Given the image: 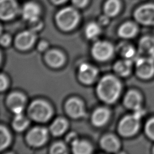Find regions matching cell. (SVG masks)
<instances>
[{
    "label": "cell",
    "mask_w": 154,
    "mask_h": 154,
    "mask_svg": "<svg viewBox=\"0 0 154 154\" xmlns=\"http://www.w3.org/2000/svg\"><path fill=\"white\" fill-rule=\"evenodd\" d=\"M121 89L120 81L116 77L108 75L103 76L99 81L96 87V93L100 100L110 104L118 99Z\"/></svg>",
    "instance_id": "obj_1"
},
{
    "label": "cell",
    "mask_w": 154,
    "mask_h": 154,
    "mask_svg": "<svg viewBox=\"0 0 154 154\" xmlns=\"http://www.w3.org/2000/svg\"><path fill=\"white\" fill-rule=\"evenodd\" d=\"M79 15L77 10L72 7H67L59 10L55 15L57 26L63 31L73 29L78 24Z\"/></svg>",
    "instance_id": "obj_2"
},
{
    "label": "cell",
    "mask_w": 154,
    "mask_h": 154,
    "mask_svg": "<svg viewBox=\"0 0 154 154\" xmlns=\"http://www.w3.org/2000/svg\"><path fill=\"white\" fill-rule=\"evenodd\" d=\"M28 114L33 120L38 122L48 121L52 114V109L48 103L42 100H36L31 103Z\"/></svg>",
    "instance_id": "obj_3"
},
{
    "label": "cell",
    "mask_w": 154,
    "mask_h": 154,
    "mask_svg": "<svg viewBox=\"0 0 154 154\" xmlns=\"http://www.w3.org/2000/svg\"><path fill=\"white\" fill-rule=\"evenodd\" d=\"M140 128V118L133 113L122 118L118 126V131L122 136L130 137L135 135Z\"/></svg>",
    "instance_id": "obj_4"
},
{
    "label": "cell",
    "mask_w": 154,
    "mask_h": 154,
    "mask_svg": "<svg viewBox=\"0 0 154 154\" xmlns=\"http://www.w3.org/2000/svg\"><path fill=\"white\" fill-rule=\"evenodd\" d=\"M135 73L141 79L149 80L154 76V59L148 56L137 57Z\"/></svg>",
    "instance_id": "obj_5"
},
{
    "label": "cell",
    "mask_w": 154,
    "mask_h": 154,
    "mask_svg": "<svg viewBox=\"0 0 154 154\" xmlns=\"http://www.w3.org/2000/svg\"><path fill=\"white\" fill-rule=\"evenodd\" d=\"M135 20L144 26H154V4L146 3L139 6L134 13Z\"/></svg>",
    "instance_id": "obj_6"
},
{
    "label": "cell",
    "mask_w": 154,
    "mask_h": 154,
    "mask_svg": "<svg viewBox=\"0 0 154 154\" xmlns=\"http://www.w3.org/2000/svg\"><path fill=\"white\" fill-rule=\"evenodd\" d=\"M112 45L106 41H97L92 46L91 54L94 58L99 61L109 60L113 55Z\"/></svg>",
    "instance_id": "obj_7"
},
{
    "label": "cell",
    "mask_w": 154,
    "mask_h": 154,
    "mask_svg": "<svg viewBox=\"0 0 154 154\" xmlns=\"http://www.w3.org/2000/svg\"><path fill=\"white\" fill-rule=\"evenodd\" d=\"M48 139V131L42 127H35L31 129L26 135L28 143L34 147L43 145Z\"/></svg>",
    "instance_id": "obj_8"
},
{
    "label": "cell",
    "mask_w": 154,
    "mask_h": 154,
    "mask_svg": "<svg viewBox=\"0 0 154 154\" xmlns=\"http://www.w3.org/2000/svg\"><path fill=\"white\" fill-rule=\"evenodd\" d=\"M18 13L19 7L16 0H0V17L2 20H11Z\"/></svg>",
    "instance_id": "obj_9"
},
{
    "label": "cell",
    "mask_w": 154,
    "mask_h": 154,
    "mask_svg": "<svg viewBox=\"0 0 154 154\" xmlns=\"http://www.w3.org/2000/svg\"><path fill=\"white\" fill-rule=\"evenodd\" d=\"M98 75L97 69L87 63H82L78 69V78L85 84H91L94 82Z\"/></svg>",
    "instance_id": "obj_10"
},
{
    "label": "cell",
    "mask_w": 154,
    "mask_h": 154,
    "mask_svg": "<svg viewBox=\"0 0 154 154\" xmlns=\"http://www.w3.org/2000/svg\"><path fill=\"white\" fill-rule=\"evenodd\" d=\"M66 111L67 114L74 119L82 117L85 115L82 102L78 98L69 99L66 103Z\"/></svg>",
    "instance_id": "obj_11"
},
{
    "label": "cell",
    "mask_w": 154,
    "mask_h": 154,
    "mask_svg": "<svg viewBox=\"0 0 154 154\" xmlns=\"http://www.w3.org/2000/svg\"><path fill=\"white\" fill-rule=\"evenodd\" d=\"M36 38L34 31L30 29L22 31L17 34L15 38V45L17 49L26 50L34 44Z\"/></svg>",
    "instance_id": "obj_12"
},
{
    "label": "cell",
    "mask_w": 154,
    "mask_h": 154,
    "mask_svg": "<svg viewBox=\"0 0 154 154\" xmlns=\"http://www.w3.org/2000/svg\"><path fill=\"white\" fill-rule=\"evenodd\" d=\"M25 103V97L20 93L13 92L8 95L7 99V104L8 108L15 114L22 113Z\"/></svg>",
    "instance_id": "obj_13"
},
{
    "label": "cell",
    "mask_w": 154,
    "mask_h": 154,
    "mask_svg": "<svg viewBox=\"0 0 154 154\" xmlns=\"http://www.w3.org/2000/svg\"><path fill=\"white\" fill-rule=\"evenodd\" d=\"M143 98L141 94L134 90L128 91L123 99V104L126 108L134 111L141 108Z\"/></svg>",
    "instance_id": "obj_14"
},
{
    "label": "cell",
    "mask_w": 154,
    "mask_h": 154,
    "mask_svg": "<svg viewBox=\"0 0 154 154\" xmlns=\"http://www.w3.org/2000/svg\"><path fill=\"white\" fill-rule=\"evenodd\" d=\"M138 51L144 56L154 59V37L149 35L143 37L138 43Z\"/></svg>",
    "instance_id": "obj_15"
},
{
    "label": "cell",
    "mask_w": 154,
    "mask_h": 154,
    "mask_svg": "<svg viewBox=\"0 0 154 154\" xmlns=\"http://www.w3.org/2000/svg\"><path fill=\"white\" fill-rule=\"evenodd\" d=\"M40 13V8L38 5L34 2L25 3L21 10L23 18L28 21L38 18Z\"/></svg>",
    "instance_id": "obj_16"
},
{
    "label": "cell",
    "mask_w": 154,
    "mask_h": 154,
    "mask_svg": "<svg viewBox=\"0 0 154 154\" xmlns=\"http://www.w3.org/2000/svg\"><path fill=\"white\" fill-rule=\"evenodd\" d=\"M110 117L109 110L105 107H99L94 110L91 116V122L96 126H102Z\"/></svg>",
    "instance_id": "obj_17"
},
{
    "label": "cell",
    "mask_w": 154,
    "mask_h": 154,
    "mask_svg": "<svg viewBox=\"0 0 154 154\" xmlns=\"http://www.w3.org/2000/svg\"><path fill=\"white\" fill-rule=\"evenodd\" d=\"M64 57L59 51L52 49L48 51L45 55V60L47 64L54 68L61 66L64 62Z\"/></svg>",
    "instance_id": "obj_18"
},
{
    "label": "cell",
    "mask_w": 154,
    "mask_h": 154,
    "mask_svg": "<svg viewBox=\"0 0 154 154\" xmlns=\"http://www.w3.org/2000/svg\"><path fill=\"white\" fill-rule=\"evenodd\" d=\"M100 147L108 152H116L120 147V142L114 135L108 134L103 136L100 141Z\"/></svg>",
    "instance_id": "obj_19"
},
{
    "label": "cell",
    "mask_w": 154,
    "mask_h": 154,
    "mask_svg": "<svg viewBox=\"0 0 154 154\" xmlns=\"http://www.w3.org/2000/svg\"><path fill=\"white\" fill-rule=\"evenodd\" d=\"M138 28L136 23L132 22H126L123 23L118 29L119 35L125 39L132 38L138 33Z\"/></svg>",
    "instance_id": "obj_20"
},
{
    "label": "cell",
    "mask_w": 154,
    "mask_h": 154,
    "mask_svg": "<svg viewBox=\"0 0 154 154\" xmlns=\"http://www.w3.org/2000/svg\"><path fill=\"white\" fill-rule=\"evenodd\" d=\"M132 60L123 59L117 61L113 67L116 73L122 77L128 76L131 72Z\"/></svg>",
    "instance_id": "obj_21"
},
{
    "label": "cell",
    "mask_w": 154,
    "mask_h": 154,
    "mask_svg": "<svg viewBox=\"0 0 154 154\" xmlns=\"http://www.w3.org/2000/svg\"><path fill=\"white\" fill-rule=\"evenodd\" d=\"M71 145L72 152L75 154H89L92 152L90 144L84 140L77 139Z\"/></svg>",
    "instance_id": "obj_22"
},
{
    "label": "cell",
    "mask_w": 154,
    "mask_h": 154,
    "mask_svg": "<svg viewBox=\"0 0 154 154\" xmlns=\"http://www.w3.org/2000/svg\"><path fill=\"white\" fill-rule=\"evenodd\" d=\"M121 4L119 0H107L103 6V11L109 17L116 16L120 11Z\"/></svg>",
    "instance_id": "obj_23"
},
{
    "label": "cell",
    "mask_w": 154,
    "mask_h": 154,
    "mask_svg": "<svg viewBox=\"0 0 154 154\" xmlns=\"http://www.w3.org/2000/svg\"><path fill=\"white\" fill-rule=\"evenodd\" d=\"M68 126L67 122L64 119L58 118L54 120L50 126V131L54 136L62 135L67 129Z\"/></svg>",
    "instance_id": "obj_24"
},
{
    "label": "cell",
    "mask_w": 154,
    "mask_h": 154,
    "mask_svg": "<svg viewBox=\"0 0 154 154\" xmlns=\"http://www.w3.org/2000/svg\"><path fill=\"white\" fill-rule=\"evenodd\" d=\"M29 124V120L22 114H16L13 122L12 126L14 130L20 132L25 129Z\"/></svg>",
    "instance_id": "obj_25"
},
{
    "label": "cell",
    "mask_w": 154,
    "mask_h": 154,
    "mask_svg": "<svg viewBox=\"0 0 154 154\" xmlns=\"http://www.w3.org/2000/svg\"><path fill=\"white\" fill-rule=\"evenodd\" d=\"M118 49L120 55L125 59L132 60L134 58H135V59L137 58L135 49L131 45L127 43L121 44L118 48Z\"/></svg>",
    "instance_id": "obj_26"
},
{
    "label": "cell",
    "mask_w": 154,
    "mask_h": 154,
    "mask_svg": "<svg viewBox=\"0 0 154 154\" xmlns=\"http://www.w3.org/2000/svg\"><path fill=\"white\" fill-rule=\"evenodd\" d=\"M101 29L99 24L95 22L89 23L85 27V34L87 38L93 40L96 38L100 34Z\"/></svg>",
    "instance_id": "obj_27"
},
{
    "label": "cell",
    "mask_w": 154,
    "mask_h": 154,
    "mask_svg": "<svg viewBox=\"0 0 154 154\" xmlns=\"http://www.w3.org/2000/svg\"><path fill=\"white\" fill-rule=\"evenodd\" d=\"M0 150H2L8 146L11 140L9 132L2 125L0 127Z\"/></svg>",
    "instance_id": "obj_28"
},
{
    "label": "cell",
    "mask_w": 154,
    "mask_h": 154,
    "mask_svg": "<svg viewBox=\"0 0 154 154\" xmlns=\"http://www.w3.org/2000/svg\"><path fill=\"white\" fill-rule=\"evenodd\" d=\"M144 133L151 141H154V117L149 119L144 125Z\"/></svg>",
    "instance_id": "obj_29"
},
{
    "label": "cell",
    "mask_w": 154,
    "mask_h": 154,
    "mask_svg": "<svg viewBox=\"0 0 154 154\" xmlns=\"http://www.w3.org/2000/svg\"><path fill=\"white\" fill-rule=\"evenodd\" d=\"M50 153L52 154H63L66 153V147L61 142H57L52 145L50 149Z\"/></svg>",
    "instance_id": "obj_30"
},
{
    "label": "cell",
    "mask_w": 154,
    "mask_h": 154,
    "mask_svg": "<svg viewBox=\"0 0 154 154\" xmlns=\"http://www.w3.org/2000/svg\"><path fill=\"white\" fill-rule=\"evenodd\" d=\"M43 26V23L39 19L37 18L29 21V28L32 31H37L40 30Z\"/></svg>",
    "instance_id": "obj_31"
},
{
    "label": "cell",
    "mask_w": 154,
    "mask_h": 154,
    "mask_svg": "<svg viewBox=\"0 0 154 154\" xmlns=\"http://www.w3.org/2000/svg\"><path fill=\"white\" fill-rule=\"evenodd\" d=\"M88 0H72L74 7L76 8H84L88 4Z\"/></svg>",
    "instance_id": "obj_32"
},
{
    "label": "cell",
    "mask_w": 154,
    "mask_h": 154,
    "mask_svg": "<svg viewBox=\"0 0 154 154\" xmlns=\"http://www.w3.org/2000/svg\"><path fill=\"white\" fill-rule=\"evenodd\" d=\"M11 42V37L8 34H1V45L3 46H8Z\"/></svg>",
    "instance_id": "obj_33"
},
{
    "label": "cell",
    "mask_w": 154,
    "mask_h": 154,
    "mask_svg": "<svg viewBox=\"0 0 154 154\" xmlns=\"http://www.w3.org/2000/svg\"><path fill=\"white\" fill-rule=\"evenodd\" d=\"M7 79L2 73L0 76V90L1 91L4 90L7 87Z\"/></svg>",
    "instance_id": "obj_34"
},
{
    "label": "cell",
    "mask_w": 154,
    "mask_h": 154,
    "mask_svg": "<svg viewBox=\"0 0 154 154\" xmlns=\"http://www.w3.org/2000/svg\"><path fill=\"white\" fill-rule=\"evenodd\" d=\"M77 137H76V134L74 132H70L69 133L67 136H66V141L68 142V143H70L71 144H72L73 142H74L76 140H77Z\"/></svg>",
    "instance_id": "obj_35"
},
{
    "label": "cell",
    "mask_w": 154,
    "mask_h": 154,
    "mask_svg": "<svg viewBox=\"0 0 154 154\" xmlns=\"http://www.w3.org/2000/svg\"><path fill=\"white\" fill-rule=\"evenodd\" d=\"M109 17L107 16L105 14V16H102L100 19H99V22L100 25H106L107 24V23L108 22V19Z\"/></svg>",
    "instance_id": "obj_36"
},
{
    "label": "cell",
    "mask_w": 154,
    "mask_h": 154,
    "mask_svg": "<svg viewBox=\"0 0 154 154\" xmlns=\"http://www.w3.org/2000/svg\"><path fill=\"white\" fill-rule=\"evenodd\" d=\"M47 47H48L47 43L45 42H42L38 45V49L40 51H45Z\"/></svg>",
    "instance_id": "obj_37"
},
{
    "label": "cell",
    "mask_w": 154,
    "mask_h": 154,
    "mask_svg": "<svg viewBox=\"0 0 154 154\" xmlns=\"http://www.w3.org/2000/svg\"><path fill=\"white\" fill-rule=\"evenodd\" d=\"M67 0H51V1L55 5H60L64 3Z\"/></svg>",
    "instance_id": "obj_38"
},
{
    "label": "cell",
    "mask_w": 154,
    "mask_h": 154,
    "mask_svg": "<svg viewBox=\"0 0 154 154\" xmlns=\"http://www.w3.org/2000/svg\"><path fill=\"white\" fill-rule=\"evenodd\" d=\"M152 153L154 154V146H153V147H152Z\"/></svg>",
    "instance_id": "obj_39"
}]
</instances>
